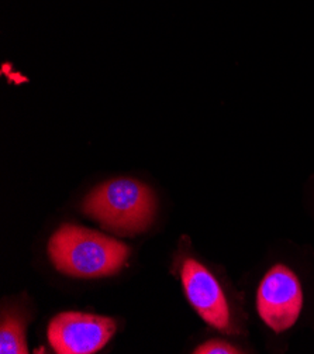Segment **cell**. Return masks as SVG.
I'll use <instances>...</instances> for the list:
<instances>
[{"label": "cell", "mask_w": 314, "mask_h": 354, "mask_svg": "<svg viewBox=\"0 0 314 354\" xmlns=\"http://www.w3.org/2000/svg\"><path fill=\"white\" fill-rule=\"evenodd\" d=\"M48 254L55 268L81 278L108 277L126 264V244L82 226L63 225L51 237Z\"/></svg>", "instance_id": "6da1fadb"}, {"label": "cell", "mask_w": 314, "mask_h": 354, "mask_svg": "<svg viewBox=\"0 0 314 354\" xmlns=\"http://www.w3.org/2000/svg\"><path fill=\"white\" fill-rule=\"evenodd\" d=\"M157 207L154 192L135 180H113L96 187L84 201L85 214L103 227L131 236L144 232Z\"/></svg>", "instance_id": "7a4b0ae2"}, {"label": "cell", "mask_w": 314, "mask_h": 354, "mask_svg": "<svg viewBox=\"0 0 314 354\" xmlns=\"http://www.w3.org/2000/svg\"><path fill=\"white\" fill-rule=\"evenodd\" d=\"M303 308V291L297 275L284 264L273 266L262 278L257 292V310L273 332L291 329Z\"/></svg>", "instance_id": "3957f363"}, {"label": "cell", "mask_w": 314, "mask_h": 354, "mask_svg": "<svg viewBox=\"0 0 314 354\" xmlns=\"http://www.w3.org/2000/svg\"><path fill=\"white\" fill-rule=\"evenodd\" d=\"M116 322L106 316L81 312L57 315L48 326V340L58 354H92L109 343Z\"/></svg>", "instance_id": "277c9868"}, {"label": "cell", "mask_w": 314, "mask_h": 354, "mask_svg": "<svg viewBox=\"0 0 314 354\" xmlns=\"http://www.w3.org/2000/svg\"><path fill=\"white\" fill-rule=\"evenodd\" d=\"M186 297L202 319L210 326L230 330V309L215 275L193 259H188L181 272Z\"/></svg>", "instance_id": "5b68a950"}, {"label": "cell", "mask_w": 314, "mask_h": 354, "mask_svg": "<svg viewBox=\"0 0 314 354\" xmlns=\"http://www.w3.org/2000/svg\"><path fill=\"white\" fill-rule=\"evenodd\" d=\"M26 328L16 316H3L0 326V353L2 354H27Z\"/></svg>", "instance_id": "8992f818"}, {"label": "cell", "mask_w": 314, "mask_h": 354, "mask_svg": "<svg viewBox=\"0 0 314 354\" xmlns=\"http://www.w3.org/2000/svg\"><path fill=\"white\" fill-rule=\"evenodd\" d=\"M193 353H196V354H233L234 353L235 354V353H241V351L226 342L210 340V342H206L202 346H199Z\"/></svg>", "instance_id": "52a82bcc"}]
</instances>
